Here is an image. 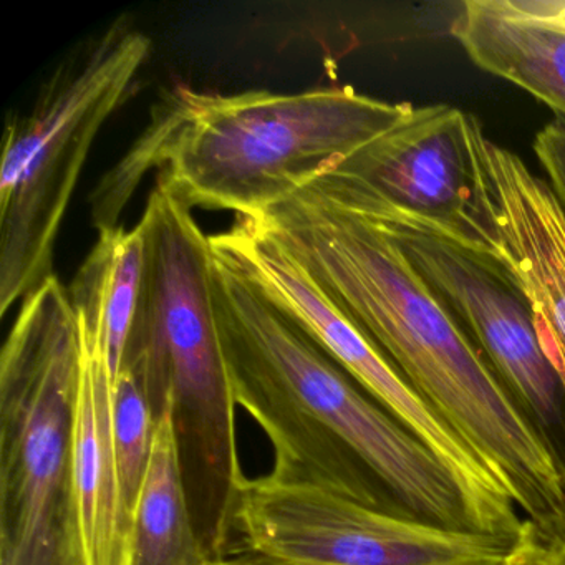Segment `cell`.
<instances>
[{
  "instance_id": "obj_1",
  "label": "cell",
  "mask_w": 565,
  "mask_h": 565,
  "mask_svg": "<svg viewBox=\"0 0 565 565\" xmlns=\"http://www.w3.org/2000/svg\"><path fill=\"white\" fill-rule=\"evenodd\" d=\"M484 461L545 548L565 541V468L438 294L335 171L253 214Z\"/></svg>"
},
{
  "instance_id": "obj_2",
  "label": "cell",
  "mask_w": 565,
  "mask_h": 565,
  "mask_svg": "<svg viewBox=\"0 0 565 565\" xmlns=\"http://www.w3.org/2000/svg\"><path fill=\"white\" fill-rule=\"evenodd\" d=\"M213 256L227 375L237 405L273 445L269 476L376 511L484 534L438 456L239 267L214 250Z\"/></svg>"
},
{
  "instance_id": "obj_3",
  "label": "cell",
  "mask_w": 565,
  "mask_h": 565,
  "mask_svg": "<svg viewBox=\"0 0 565 565\" xmlns=\"http://www.w3.org/2000/svg\"><path fill=\"white\" fill-rule=\"evenodd\" d=\"M409 108L352 87L220 95L178 85L92 194L95 227L118 226L128 198L153 168L157 183L190 207L263 213L335 170Z\"/></svg>"
},
{
  "instance_id": "obj_4",
  "label": "cell",
  "mask_w": 565,
  "mask_h": 565,
  "mask_svg": "<svg viewBox=\"0 0 565 565\" xmlns=\"http://www.w3.org/2000/svg\"><path fill=\"white\" fill-rule=\"evenodd\" d=\"M138 227L143 287L121 369L140 373L157 422L170 412L198 534L211 555L224 557L247 478L214 309L210 236L191 207L160 183Z\"/></svg>"
},
{
  "instance_id": "obj_5",
  "label": "cell",
  "mask_w": 565,
  "mask_h": 565,
  "mask_svg": "<svg viewBox=\"0 0 565 565\" xmlns=\"http://www.w3.org/2000/svg\"><path fill=\"white\" fill-rule=\"evenodd\" d=\"M81 337L57 276L21 302L0 353V565H87L75 419Z\"/></svg>"
},
{
  "instance_id": "obj_6",
  "label": "cell",
  "mask_w": 565,
  "mask_h": 565,
  "mask_svg": "<svg viewBox=\"0 0 565 565\" xmlns=\"http://www.w3.org/2000/svg\"><path fill=\"white\" fill-rule=\"evenodd\" d=\"M151 41L127 19L82 42L6 125L0 164V316L55 276L58 230L105 121L135 92Z\"/></svg>"
},
{
  "instance_id": "obj_7",
  "label": "cell",
  "mask_w": 565,
  "mask_h": 565,
  "mask_svg": "<svg viewBox=\"0 0 565 565\" xmlns=\"http://www.w3.org/2000/svg\"><path fill=\"white\" fill-rule=\"evenodd\" d=\"M335 173L438 294L565 468V385L514 270L478 244L393 206L356 178Z\"/></svg>"
},
{
  "instance_id": "obj_8",
  "label": "cell",
  "mask_w": 565,
  "mask_h": 565,
  "mask_svg": "<svg viewBox=\"0 0 565 565\" xmlns=\"http://www.w3.org/2000/svg\"><path fill=\"white\" fill-rule=\"evenodd\" d=\"M210 241L214 253L239 267L365 392L438 456L465 492L484 534L511 541L531 537V525L491 469L406 383L292 254L249 216H237L230 230L210 236Z\"/></svg>"
},
{
  "instance_id": "obj_9",
  "label": "cell",
  "mask_w": 565,
  "mask_h": 565,
  "mask_svg": "<svg viewBox=\"0 0 565 565\" xmlns=\"http://www.w3.org/2000/svg\"><path fill=\"white\" fill-rule=\"evenodd\" d=\"M237 531L250 551L290 565H519L537 544L426 524L269 475L244 482Z\"/></svg>"
},
{
  "instance_id": "obj_10",
  "label": "cell",
  "mask_w": 565,
  "mask_h": 565,
  "mask_svg": "<svg viewBox=\"0 0 565 565\" xmlns=\"http://www.w3.org/2000/svg\"><path fill=\"white\" fill-rule=\"evenodd\" d=\"M486 140L478 118L461 108L412 107L398 124L332 171L356 178L393 206L433 221L502 259Z\"/></svg>"
},
{
  "instance_id": "obj_11",
  "label": "cell",
  "mask_w": 565,
  "mask_h": 565,
  "mask_svg": "<svg viewBox=\"0 0 565 565\" xmlns=\"http://www.w3.org/2000/svg\"><path fill=\"white\" fill-rule=\"evenodd\" d=\"M484 163L502 259L527 292L545 352L565 369V210L555 191L514 153L486 140Z\"/></svg>"
},
{
  "instance_id": "obj_12",
  "label": "cell",
  "mask_w": 565,
  "mask_h": 565,
  "mask_svg": "<svg viewBox=\"0 0 565 565\" xmlns=\"http://www.w3.org/2000/svg\"><path fill=\"white\" fill-rule=\"evenodd\" d=\"M451 35L479 68L565 118V0H468Z\"/></svg>"
},
{
  "instance_id": "obj_13",
  "label": "cell",
  "mask_w": 565,
  "mask_h": 565,
  "mask_svg": "<svg viewBox=\"0 0 565 565\" xmlns=\"http://www.w3.org/2000/svg\"><path fill=\"white\" fill-rule=\"evenodd\" d=\"M81 379L75 484L87 565H128L130 521L121 501L114 441V376L104 352L78 327Z\"/></svg>"
},
{
  "instance_id": "obj_14",
  "label": "cell",
  "mask_w": 565,
  "mask_h": 565,
  "mask_svg": "<svg viewBox=\"0 0 565 565\" xmlns=\"http://www.w3.org/2000/svg\"><path fill=\"white\" fill-rule=\"evenodd\" d=\"M145 274L140 227L98 231L94 249L67 287L77 326L97 343L117 379L137 319Z\"/></svg>"
},
{
  "instance_id": "obj_15",
  "label": "cell",
  "mask_w": 565,
  "mask_h": 565,
  "mask_svg": "<svg viewBox=\"0 0 565 565\" xmlns=\"http://www.w3.org/2000/svg\"><path fill=\"white\" fill-rule=\"evenodd\" d=\"M223 562V561H221ZM204 547L188 501L170 412L158 419L128 542V565H220Z\"/></svg>"
},
{
  "instance_id": "obj_16",
  "label": "cell",
  "mask_w": 565,
  "mask_h": 565,
  "mask_svg": "<svg viewBox=\"0 0 565 565\" xmlns=\"http://www.w3.org/2000/svg\"><path fill=\"white\" fill-rule=\"evenodd\" d=\"M157 425L143 379L137 370L124 366L114 382V441L121 501L130 529L150 466Z\"/></svg>"
},
{
  "instance_id": "obj_17",
  "label": "cell",
  "mask_w": 565,
  "mask_h": 565,
  "mask_svg": "<svg viewBox=\"0 0 565 565\" xmlns=\"http://www.w3.org/2000/svg\"><path fill=\"white\" fill-rule=\"evenodd\" d=\"M534 153L565 210V118L555 117L535 135Z\"/></svg>"
},
{
  "instance_id": "obj_18",
  "label": "cell",
  "mask_w": 565,
  "mask_h": 565,
  "mask_svg": "<svg viewBox=\"0 0 565 565\" xmlns=\"http://www.w3.org/2000/svg\"><path fill=\"white\" fill-rule=\"evenodd\" d=\"M220 565H290L286 564V562L277 561V558L269 557V555L260 554V552L250 551L247 548L246 552H241V554L230 555V557L224 558Z\"/></svg>"
},
{
  "instance_id": "obj_19",
  "label": "cell",
  "mask_w": 565,
  "mask_h": 565,
  "mask_svg": "<svg viewBox=\"0 0 565 565\" xmlns=\"http://www.w3.org/2000/svg\"><path fill=\"white\" fill-rule=\"evenodd\" d=\"M519 565H551L547 548L535 544L534 547L524 555V558L519 562Z\"/></svg>"
},
{
  "instance_id": "obj_20",
  "label": "cell",
  "mask_w": 565,
  "mask_h": 565,
  "mask_svg": "<svg viewBox=\"0 0 565 565\" xmlns=\"http://www.w3.org/2000/svg\"><path fill=\"white\" fill-rule=\"evenodd\" d=\"M548 552V561H551V565H565V541L562 542L557 547L552 548Z\"/></svg>"
},
{
  "instance_id": "obj_21",
  "label": "cell",
  "mask_w": 565,
  "mask_h": 565,
  "mask_svg": "<svg viewBox=\"0 0 565 565\" xmlns=\"http://www.w3.org/2000/svg\"><path fill=\"white\" fill-rule=\"evenodd\" d=\"M561 379H562V382H564V385H565V369L562 370V372H561Z\"/></svg>"
}]
</instances>
